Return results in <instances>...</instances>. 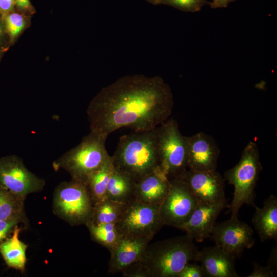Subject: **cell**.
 <instances>
[{"label": "cell", "instance_id": "obj_1", "mask_svg": "<svg viewBox=\"0 0 277 277\" xmlns=\"http://www.w3.org/2000/svg\"><path fill=\"white\" fill-rule=\"evenodd\" d=\"M173 107L171 89L162 77L125 76L102 88L89 103L90 132L107 138L123 127L152 130L168 120Z\"/></svg>", "mask_w": 277, "mask_h": 277}, {"label": "cell", "instance_id": "obj_2", "mask_svg": "<svg viewBox=\"0 0 277 277\" xmlns=\"http://www.w3.org/2000/svg\"><path fill=\"white\" fill-rule=\"evenodd\" d=\"M199 250L185 235L148 244L142 258L122 273L126 277H177L185 265L196 260Z\"/></svg>", "mask_w": 277, "mask_h": 277}, {"label": "cell", "instance_id": "obj_3", "mask_svg": "<svg viewBox=\"0 0 277 277\" xmlns=\"http://www.w3.org/2000/svg\"><path fill=\"white\" fill-rule=\"evenodd\" d=\"M156 128L122 136L111 156L114 169L128 174L136 181L161 170L156 147Z\"/></svg>", "mask_w": 277, "mask_h": 277}, {"label": "cell", "instance_id": "obj_4", "mask_svg": "<svg viewBox=\"0 0 277 277\" xmlns=\"http://www.w3.org/2000/svg\"><path fill=\"white\" fill-rule=\"evenodd\" d=\"M261 168L257 144L250 141L236 165L224 173L225 179L234 187L232 202L228 206L231 217H237L240 208L245 204L256 206L255 188Z\"/></svg>", "mask_w": 277, "mask_h": 277}, {"label": "cell", "instance_id": "obj_5", "mask_svg": "<svg viewBox=\"0 0 277 277\" xmlns=\"http://www.w3.org/2000/svg\"><path fill=\"white\" fill-rule=\"evenodd\" d=\"M106 139L90 132L77 146L55 161V167L64 168L72 179L86 184L90 175L110 156L105 147Z\"/></svg>", "mask_w": 277, "mask_h": 277}, {"label": "cell", "instance_id": "obj_6", "mask_svg": "<svg viewBox=\"0 0 277 277\" xmlns=\"http://www.w3.org/2000/svg\"><path fill=\"white\" fill-rule=\"evenodd\" d=\"M156 136L160 169L169 179L179 177L187 169L186 136L172 118L156 128Z\"/></svg>", "mask_w": 277, "mask_h": 277}, {"label": "cell", "instance_id": "obj_7", "mask_svg": "<svg viewBox=\"0 0 277 277\" xmlns=\"http://www.w3.org/2000/svg\"><path fill=\"white\" fill-rule=\"evenodd\" d=\"M160 206L143 203L135 199L126 204L116 224L122 234L153 239L164 225L159 213Z\"/></svg>", "mask_w": 277, "mask_h": 277}, {"label": "cell", "instance_id": "obj_8", "mask_svg": "<svg viewBox=\"0 0 277 277\" xmlns=\"http://www.w3.org/2000/svg\"><path fill=\"white\" fill-rule=\"evenodd\" d=\"M200 201L181 179H170V188L159 207L164 225L179 228L190 218Z\"/></svg>", "mask_w": 277, "mask_h": 277}, {"label": "cell", "instance_id": "obj_9", "mask_svg": "<svg viewBox=\"0 0 277 277\" xmlns=\"http://www.w3.org/2000/svg\"><path fill=\"white\" fill-rule=\"evenodd\" d=\"M56 196L57 209L69 221L86 224L90 220L94 203L85 183L72 179L61 185Z\"/></svg>", "mask_w": 277, "mask_h": 277}, {"label": "cell", "instance_id": "obj_10", "mask_svg": "<svg viewBox=\"0 0 277 277\" xmlns=\"http://www.w3.org/2000/svg\"><path fill=\"white\" fill-rule=\"evenodd\" d=\"M216 245L234 256L238 257L245 249L254 243L253 231L247 223L237 217L215 224L209 236Z\"/></svg>", "mask_w": 277, "mask_h": 277}, {"label": "cell", "instance_id": "obj_11", "mask_svg": "<svg viewBox=\"0 0 277 277\" xmlns=\"http://www.w3.org/2000/svg\"><path fill=\"white\" fill-rule=\"evenodd\" d=\"M43 185L44 181L29 171L18 157L0 159V188L22 197Z\"/></svg>", "mask_w": 277, "mask_h": 277}, {"label": "cell", "instance_id": "obj_12", "mask_svg": "<svg viewBox=\"0 0 277 277\" xmlns=\"http://www.w3.org/2000/svg\"><path fill=\"white\" fill-rule=\"evenodd\" d=\"M187 168L197 171L216 170L220 150L210 136L199 132L186 136Z\"/></svg>", "mask_w": 277, "mask_h": 277}, {"label": "cell", "instance_id": "obj_13", "mask_svg": "<svg viewBox=\"0 0 277 277\" xmlns=\"http://www.w3.org/2000/svg\"><path fill=\"white\" fill-rule=\"evenodd\" d=\"M200 202L215 203L226 200L224 180L216 171L186 169L179 177Z\"/></svg>", "mask_w": 277, "mask_h": 277}, {"label": "cell", "instance_id": "obj_14", "mask_svg": "<svg viewBox=\"0 0 277 277\" xmlns=\"http://www.w3.org/2000/svg\"><path fill=\"white\" fill-rule=\"evenodd\" d=\"M226 200L215 203L200 202L189 220L178 229L196 241L209 238L219 215L226 207Z\"/></svg>", "mask_w": 277, "mask_h": 277}, {"label": "cell", "instance_id": "obj_15", "mask_svg": "<svg viewBox=\"0 0 277 277\" xmlns=\"http://www.w3.org/2000/svg\"><path fill=\"white\" fill-rule=\"evenodd\" d=\"M152 239L146 236L122 235L110 251L108 272L122 273L139 261Z\"/></svg>", "mask_w": 277, "mask_h": 277}, {"label": "cell", "instance_id": "obj_16", "mask_svg": "<svg viewBox=\"0 0 277 277\" xmlns=\"http://www.w3.org/2000/svg\"><path fill=\"white\" fill-rule=\"evenodd\" d=\"M235 258L215 245L199 250L195 261L200 263L205 276L238 277Z\"/></svg>", "mask_w": 277, "mask_h": 277}, {"label": "cell", "instance_id": "obj_17", "mask_svg": "<svg viewBox=\"0 0 277 277\" xmlns=\"http://www.w3.org/2000/svg\"><path fill=\"white\" fill-rule=\"evenodd\" d=\"M169 188L170 179L160 169L136 182L135 199L147 204L160 206Z\"/></svg>", "mask_w": 277, "mask_h": 277}, {"label": "cell", "instance_id": "obj_18", "mask_svg": "<svg viewBox=\"0 0 277 277\" xmlns=\"http://www.w3.org/2000/svg\"><path fill=\"white\" fill-rule=\"evenodd\" d=\"M252 223L261 242L277 239V197L271 195L261 208L256 206Z\"/></svg>", "mask_w": 277, "mask_h": 277}, {"label": "cell", "instance_id": "obj_19", "mask_svg": "<svg viewBox=\"0 0 277 277\" xmlns=\"http://www.w3.org/2000/svg\"><path fill=\"white\" fill-rule=\"evenodd\" d=\"M136 181L128 174L114 169L106 189V199L127 203L135 199Z\"/></svg>", "mask_w": 277, "mask_h": 277}, {"label": "cell", "instance_id": "obj_20", "mask_svg": "<svg viewBox=\"0 0 277 277\" xmlns=\"http://www.w3.org/2000/svg\"><path fill=\"white\" fill-rule=\"evenodd\" d=\"M19 232L16 225L12 235L0 244V253L9 267L22 270L26 261L27 246L19 239Z\"/></svg>", "mask_w": 277, "mask_h": 277}, {"label": "cell", "instance_id": "obj_21", "mask_svg": "<svg viewBox=\"0 0 277 277\" xmlns=\"http://www.w3.org/2000/svg\"><path fill=\"white\" fill-rule=\"evenodd\" d=\"M114 170L111 157L88 177L86 184L94 204L106 199L107 184Z\"/></svg>", "mask_w": 277, "mask_h": 277}, {"label": "cell", "instance_id": "obj_22", "mask_svg": "<svg viewBox=\"0 0 277 277\" xmlns=\"http://www.w3.org/2000/svg\"><path fill=\"white\" fill-rule=\"evenodd\" d=\"M126 203L106 199L94 204L89 221L95 224H116L120 219Z\"/></svg>", "mask_w": 277, "mask_h": 277}, {"label": "cell", "instance_id": "obj_23", "mask_svg": "<svg viewBox=\"0 0 277 277\" xmlns=\"http://www.w3.org/2000/svg\"><path fill=\"white\" fill-rule=\"evenodd\" d=\"M86 224L92 238L108 249L109 252L115 247L122 236L116 224H95L88 221Z\"/></svg>", "mask_w": 277, "mask_h": 277}, {"label": "cell", "instance_id": "obj_24", "mask_svg": "<svg viewBox=\"0 0 277 277\" xmlns=\"http://www.w3.org/2000/svg\"><path fill=\"white\" fill-rule=\"evenodd\" d=\"M19 197L0 188V220L20 216L22 206Z\"/></svg>", "mask_w": 277, "mask_h": 277}, {"label": "cell", "instance_id": "obj_25", "mask_svg": "<svg viewBox=\"0 0 277 277\" xmlns=\"http://www.w3.org/2000/svg\"><path fill=\"white\" fill-rule=\"evenodd\" d=\"M207 3V0H160L159 5L169 6L184 12H195Z\"/></svg>", "mask_w": 277, "mask_h": 277}, {"label": "cell", "instance_id": "obj_26", "mask_svg": "<svg viewBox=\"0 0 277 277\" xmlns=\"http://www.w3.org/2000/svg\"><path fill=\"white\" fill-rule=\"evenodd\" d=\"M3 19L6 31L11 40H13L21 32L25 25L23 17L19 13L11 12Z\"/></svg>", "mask_w": 277, "mask_h": 277}, {"label": "cell", "instance_id": "obj_27", "mask_svg": "<svg viewBox=\"0 0 277 277\" xmlns=\"http://www.w3.org/2000/svg\"><path fill=\"white\" fill-rule=\"evenodd\" d=\"M20 216L0 220V244L8 238L11 231L19 222Z\"/></svg>", "mask_w": 277, "mask_h": 277}, {"label": "cell", "instance_id": "obj_28", "mask_svg": "<svg viewBox=\"0 0 277 277\" xmlns=\"http://www.w3.org/2000/svg\"><path fill=\"white\" fill-rule=\"evenodd\" d=\"M203 270L200 265L196 263H187L177 277H204Z\"/></svg>", "mask_w": 277, "mask_h": 277}, {"label": "cell", "instance_id": "obj_29", "mask_svg": "<svg viewBox=\"0 0 277 277\" xmlns=\"http://www.w3.org/2000/svg\"><path fill=\"white\" fill-rule=\"evenodd\" d=\"M276 272L269 266H262L256 262H253V270L248 275V277H274Z\"/></svg>", "mask_w": 277, "mask_h": 277}, {"label": "cell", "instance_id": "obj_30", "mask_svg": "<svg viewBox=\"0 0 277 277\" xmlns=\"http://www.w3.org/2000/svg\"><path fill=\"white\" fill-rule=\"evenodd\" d=\"M14 5V0H0V15L2 18L13 11Z\"/></svg>", "mask_w": 277, "mask_h": 277}, {"label": "cell", "instance_id": "obj_31", "mask_svg": "<svg viewBox=\"0 0 277 277\" xmlns=\"http://www.w3.org/2000/svg\"><path fill=\"white\" fill-rule=\"evenodd\" d=\"M236 0H212L208 3L210 7L212 9H217L226 8L231 3L235 2Z\"/></svg>", "mask_w": 277, "mask_h": 277}, {"label": "cell", "instance_id": "obj_32", "mask_svg": "<svg viewBox=\"0 0 277 277\" xmlns=\"http://www.w3.org/2000/svg\"><path fill=\"white\" fill-rule=\"evenodd\" d=\"M15 5L21 10L31 11L32 6L29 0H14Z\"/></svg>", "mask_w": 277, "mask_h": 277}, {"label": "cell", "instance_id": "obj_33", "mask_svg": "<svg viewBox=\"0 0 277 277\" xmlns=\"http://www.w3.org/2000/svg\"><path fill=\"white\" fill-rule=\"evenodd\" d=\"M146 1L153 5H159L160 0H146Z\"/></svg>", "mask_w": 277, "mask_h": 277}, {"label": "cell", "instance_id": "obj_34", "mask_svg": "<svg viewBox=\"0 0 277 277\" xmlns=\"http://www.w3.org/2000/svg\"><path fill=\"white\" fill-rule=\"evenodd\" d=\"M4 29L0 20V41L3 36Z\"/></svg>", "mask_w": 277, "mask_h": 277}, {"label": "cell", "instance_id": "obj_35", "mask_svg": "<svg viewBox=\"0 0 277 277\" xmlns=\"http://www.w3.org/2000/svg\"><path fill=\"white\" fill-rule=\"evenodd\" d=\"M2 51L0 50V55H1V52Z\"/></svg>", "mask_w": 277, "mask_h": 277}]
</instances>
